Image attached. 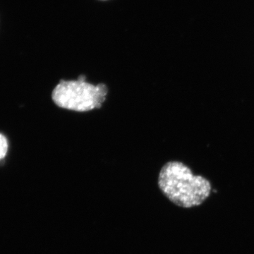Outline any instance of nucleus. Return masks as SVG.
Returning <instances> with one entry per match:
<instances>
[{"mask_svg": "<svg viewBox=\"0 0 254 254\" xmlns=\"http://www.w3.org/2000/svg\"><path fill=\"white\" fill-rule=\"evenodd\" d=\"M82 74L72 81L60 80L52 93V99L59 108L72 111H91L100 109L106 100L108 87L105 83H88Z\"/></svg>", "mask_w": 254, "mask_h": 254, "instance_id": "obj_2", "label": "nucleus"}, {"mask_svg": "<svg viewBox=\"0 0 254 254\" xmlns=\"http://www.w3.org/2000/svg\"><path fill=\"white\" fill-rule=\"evenodd\" d=\"M103 1H105V0H103Z\"/></svg>", "mask_w": 254, "mask_h": 254, "instance_id": "obj_4", "label": "nucleus"}, {"mask_svg": "<svg viewBox=\"0 0 254 254\" xmlns=\"http://www.w3.org/2000/svg\"><path fill=\"white\" fill-rule=\"evenodd\" d=\"M158 185L170 201L182 208L198 206L210 195L211 185L202 176H195L190 169L178 161L165 164L160 170Z\"/></svg>", "mask_w": 254, "mask_h": 254, "instance_id": "obj_1", "label": "nucleus"}, {"mask_svg": "<svg viewBox=\"0 0 254 254\" xmlns=\"http://www.w3.org/2000/svg\"><path fill=\"white\" fill-rule=\"evenodd\" d=\"M8 150V142L6 137L0 133V160L6 156Z\"/></svg>", "mask_w": 254, "mask_h": 254, "instance_id": "obj_3", "label": "nucleus"}]
</instances>
